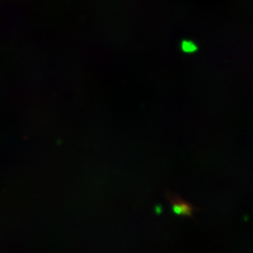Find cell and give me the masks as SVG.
<instances>
[{
	"label": "cell",
	"mask_w": 253,
	"mask_h": 253,
	"mask_svg": "<svg viewBox=\"0 0 253 253\" xmlns=\"http://www.w3.org/2000/svg\"><path fill=\"white\" fill-rule=\"evenodd\" d=\"M181 48L185 53H193L197 50V46L191 41H183L181 43Z\"/></svg>",
	"instance_id": "cell-2"
},
{
	"label": "cell",
	"mask_w": 253,
	"mask_h": 253,
	"mask_svg": "<svg viewBox=\"0 0 253 253\" xmlns=\"http://www.w3.org/2000/svg\"><path fill=\"white\" fill-rule=\"evenodd\" d=\"M165 196L167 201L170 203L172 211L178 216L192 217L198 211V208L190 205L189 202L183 199L178 194L167 192Z\"/></svg>",
	"instance_id": "cell-1"
}]
</instances>
